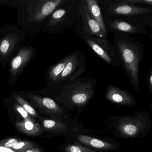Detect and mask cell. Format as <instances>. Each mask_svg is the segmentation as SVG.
Listing matches in <instances>:
<instances>
[{"mask_svg": "<svg viewBox=\"0 0 152 152\" xmlns=\"http://www.w3.org/2000/svg\"><path fill=\"white\" fill-rule=\"evenodd\" d=\"M113 43L132 86L140 94V65L144 56L143 46L127 34L120 32L115 33Z\"/></svg>", "mask_w": 152, "mask_h": 152, "instance_id": "obj_1", "label": "cell"}, {"mask_svg": "<svg viewBox=\"0 0 152 152\" xmlns=\"http://www.w3.org/2000/svg\"><path fill=\"white\" fill-rule=\"evenodd\" d=\"M97 83V81L90 78H78L64 87L61 96L70 104L83 106L94 96Z\"/></svg>", "mask_w": 152, "mask_h": 152, "instance_id": "obj_2", "label": "cell"}, {"mask_svg": "<svg viewBox=\"0 0 152 152\" xmlns=\"http://www.w3.org/2000/svg\"><path fill=\"white\" fill-rule=\"evenodd\" d=\"M83 39L90 48L108 65L119 66L121 64L118 51L106 38H98L88 34Z\"/></svg>", "mask_w": 152, "mask_h": 152, "instance_id": "obj_3", "label": "cell"}, {"mask_svg": "<svg viewBox=\"0 0 152 152\" xmlns=\"http://www.w3.org/2000/svg\"><path fill=\"white\" fill-rule=\"evenodd\" d=\"M85 66L86 58L83 51H75L55 82L62 83L65 84V86L70 85L85 72Z\"/></svg>", "mask_w": 152, "mask_h": 152, "instance_id": "obj_4", "label": "cell"}, {"mask_svg": "<svg viewBox=\"0 0 152 152\" xmlns=\"http://www.w3.org/2000/svg\"><path fill=\"white\" fill-rule=\"evenodd\" d=\"M78 12L81 16L83 22V30L84 33L98 38H106L99 24L91 14L85 1H81L79 6Z\"/></svg>", "mask_w": 152, "mask_h": 152, "instance_id": "obj_5", "label": "cell"}, {"mask_svg": "<svg viewBox=\"0 0 152 152\" xmlns=\"http://www.w3.org/2000/svg\"><path fill=\"white\" fill-rule=\"evenodd\" d=\"M110 14L132 16L144 15L151 12L149 9L126 3L123 0H117L110 4L108 9Z\"/></svg>", "mask_w": 152, "mask_h": 152, "instance_id": "obj_6", "label": "cell"}, {"mask_svg": "<svg viewBox=\"0 0 152 152\" xmlns=\"http://www.w3.org/2000/svg\"><path fill=\"white\" fill-rule=\"evenodd\" d=\"M105 98L110 102L117 104L133 105L136 104L135 99L129 91L111 84L107 86Z\"/></svg>", "mask_w": 152, "mask_h": 152, "instance_id": "obj_7", "label": "cell"}, {"mask_svg": "<svg viewBox=\"0 0 152 152\" xmlns=\"http://www.w3.org/2000/svg\"><path fill=\"white\" fill-rule=\"evenodd\" d=\"M144 124L140 119L124 117L121 120L118 125V130L124 137H135L143 129Z\"/></svg>", "mask_w": 152, "mask_h": 152, "instance_id": "obj_8", "label": "cell"}, {"mask_svg": "<svg viewBox=\"0 0 152 152\" xmlns=\"http://www.w3.org/2000/svg\"><path fill=\"white\" fill-rule=\"evenodd\" d=\"M33 56V50L25 47L20 50L17 55L12 59L10 64L11 76L18 75L29 62Z\"/></svg>", "mask_w": 152, "mask_h": 152, "instance_id": "obj_9", "label": "cell"}, {"mask_svg": "<svg viewBox=\"0 0 152 152\" xmlns=\"http://www.w3.org/2000/svg\"><path fill=\"white\" fill-rule=\"evenodd\" d=\"M67 1L66 0H52L43 1L40 7L33 14V22H42L54 12L56 9Z\"/></svg>", "mask_w": 152, "mask_h": 152, "instance_id": "obj_10", "label": "cell"}, {"mask_svg": "<svg viewBox=\"0 0 152 152\" xmlns=\"http://www.w3.org/2000/svg\"><path fill=\"white\" fill-rule=\"evenodd\" d=\"M109 26L111 29L116 31V32L132 34H145L148 32L144 27L135 26L128 22L118 19H115L111 22Z\"/></svg>", "mask_w": 152, "mask_h": 152, "instance_id": "obj_11", "label": "cell"}, {"mask_svg": "<svg viewBox=\"0 0 152 152\" xmlns=\"http://www.w3.org/2000/svg\"><path fill=\"white\" fill-rule=\"evenodd\" d=\"M77 139L79 142L84 145L97 149L111 150L115 148V146L113 144L86 135H78Z\"/></svg>", "mask_w": 152, "mask_h": 152, "instance_id": "obj_12", "label": "cell"}, {"mask_svg": "<svg viewBox=\"0 0 152 152\" xmlns=\"http://www.w3.org/2000/svg\"><path fill=\"white\" fill-rule=\"evenodd\" d=\"M85 1L93 18L99 24L104 35L106 36V28L98 1L96 0H86Z\"/></svg>", "mask_w": 152, "mask_h": 152, "instance_id": "obj_13", "label": "cell"}, {"mask_svg": "<svg viewBox=\"0 0 152 152\" xmlns=\"http://www.w3.org/2000/svg\"><path fill=\"white\" fill-rule=\"evenodd\" d=\"M30 97L36 103L39 104L46 109L58 114H63V112L62 108L51 99L48 97H40L34 95H31Z\"/></svg>", "mask_w": 152, "mask_h": 152, "instance_id": "obj_14", "label": "cell"}, {"mask_svg": "<svg viewBox=\"0 0 152 152\" xmlns=\"http://www.w3.org/2000/svg\"><path fill=\"white\" fill-rule=\"evenodd\" d=\"M74 52L69 54L64 58L58 61L57 64L51 67L49 71V78L51 80L55 82L57 77L63 72L67 63L72 58Z\"/></svg>", "mask_w": 152, "mask_h": 152, "instance_id": "obj_15", "label": "cell"}, {"mask_svg": "<svg viewBox=\"0 0 152 152\" xmlns=\"http://www.w3.org/2000/svg\"><path fill=\"white\" fill-rule=\"evenodd\" d=\"M17 38L13 34L4 37L0 42V55L6 57L10 54L16 44Z\"/></svg>", "mask_w": 152, "mask_h": 152, "instance_id": "obj_16", "label": "cell"}, {"mask_svg": "<svg viewBox=\"0 0 152 152\" xmlns=\"http://www.w3.org/2000/svg\"><path fill=\"white\" fill-rule=\"evenodd\" d=\"M69 9L70 8H60L53 12L49 23V25L51 26H55L62 23L67 15Z\"/></svg>", "mask_w": 152, "mask_h": 152, "instance_id": "obj_17", "label": "cell"}, {"mask_svg": "<svg viewBox=\"0 0 152 152\" xmlns=\"http://www.w3.org/2000/svg\"><path fill=\"white\" fill-rule=\"evenodd\" d=\"M43 124L46 129L58 133L64 132L67 128L66 124H65L51 120H45L43 121Z\"/></svg>", "mask_w": 152, "mask_h": 152, "instance_id": "obj_18", "label": "cell"}, {"mask_svg": "<svg viewBox=\"0 0 152 152\" xmlns=\"http://www.w3.org/2000/svg\"><path fill=\"white\" fill-rule=\"evenodd\" d=\"M65 150L66 152H97L77 144L68 145L66 147Z\"/></svg>", "mask_w": 152, "mask_h": 152, "instance_id": "obj_19", "label": "cell"}, {"mask_svg": "<svg viewBox=\"0 0 152 152\" xmlns=\"http://www.w3.org/2000/svg\"><path fill=\"white\" fill-rule=\"evenodd\" d=\"M15 98L17 101L20 104V106L26 111L28 114L32 115H36V112L34 108L31 106L23 98L18 95H15Z\"/></svg>", "mask_w": 152, "mask_h": 152, "instance_id": "obj_20", "label": "cell"}, {"mask_svg": "<svg viewBox=\"0 0 152 152\" xmlns=\"http://www.w3.org/2000/svg\"><path fill=\"white\" fill-rule=\"evenodd\" d=\"M22 126H23V128H22L23 129L25 130L26 132L29 133H36L38 130L36 124L33 123L31 121H27L25 122Z\"/></svg>", "mask_w": 152, "mask_h": 152, "instance_id": "obj_21", "label": "cell"}, {"mask_svg": "<svg viewBox=\"0 0 152 152\" xmlns=\"http://www.w3.org/2000/svg\"><path fill=\"white\" fill-rule=\"evenodd\" d=\"M30 145L32 146V145H30L29 142H26V141H18L14 147L13 148L15 150H19L22 149H27L28 148L30 147Z\"/></svg>", "mask_w": 152, "mask_h": 152, "instance_id": "obj_22", "label": "cell"}, {"mask_svg": "<svg viewBox=\"0 0 152 152\" xmlns=\"http://www.w3.org/2000/svg\"><path fill=\"white\" fill-rule=\"evenodd\" d=\"M123 1L129 4L134 5L135 4H147L152 5V0H123Z\"/></svg>", "mask_w": 152, "mask_h": 152, "instance_id": "obj_23", "label": "cell"}, {"mask_svg": "<svg viewBox=\"0 0 152 152\" xmlns=\"http://www.w3.org/2000/svg\"><path fill=\"white\" fill-rule=\"evenodd\" d=\"M18 142V140L16 139H10L4 143L3 145L5 146V147L7 148H13V147Z\"/></svg>", "mask_w": 152, "mask_h": 152, "instance_id": "obj_24", "label": "cell"}, {"mask_svg": "<svg viewBox=\"0 0 152 152\" xmlns=\"http://www.w3.org/2000/svg\"><path fill=\"white\" fill-rule=\"evenodd\" d=\"M16 107L17 111L19 112V113L21 115H22L24 118L26 119V118H28V113L26 112V111L21 106L19 105L16 104Z\"/></svg>", "mask_w": 152, "mask_h": 152, "instance_id": "obj_25", "label": "cell"}, {"mask_svg": "<svg viewBox=\"0 0 152 152\" xmlns=\"http://www.w3.org/2000/svg\"><path fill=\"white\" fill-rule=\"evenodd\" d=\"M147 83L148 86V89L150 93H152V68H150L149 74L147 79Z\"/></svg>", "mask_w": 152, "mask_h": 152, "instance_id": "obj_26", "label": "cell"}, {"mask_svg": "<svg viewBox=\"0 0 152 152\" xmlns=\"http://www.w3.org/2000/svg\"><path fill=\"white\" fill-rule=\"evenodd\" d=\"M0 152H14L13 150L7 148L0 147Z\"/></svg>", "mask_w": 152, "mask_h": 152, "instance_id": "obj_27", "label": "cell"}, {"mask_svg": "<svg viewBox=\"0 0 152 152\" xmlns=\"http://www.w3.org/2000/svg\"><path fill=\"white\" fill-rule=\"evenodd\" d=\"M25 152H40L36 148H30L27 149Z\"/></svg>", "mask_w": 152, "mask_h": 152, "instance_id": "obj_28", "label": "cell"}]
</instances>
